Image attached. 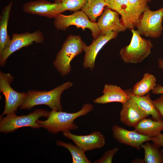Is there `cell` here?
I'll return each instance as SVG.
<instances>
[{
  "label": "cell",
  "instance_id": "obj_1",
  "mask_svg": "<svg viewBox=\"0 0 163 163\" xmlns=\"http://www.w3.org/2000/svg\"><path fill=\"white\" fill-rule=\"evenodd\" d=\"M93 109V105L87 103L84 104L79 111L73 113L52 110L49 111L47 119L39 120L37 122L42 127L46 129L50 133L56 134L60 132H69L78 128L74 120L82 116L86 115Z\"/></svg>",
  "mask_w": 163,
  "mask_h": 163
},
{
  "label": "cell",
  "instance_id": "obj_2",
  "mask_svg": "<svg viewBox=\"0 0 163 163\" xmlns=\"http://www.w3.org/2000/svg\"><path fill=\"white\" fill-rule=\"evenodd\" d=\"M72 85V82H68L49 91H29L20 109L30 110L35 106L43 104L48 106L52 110L62 111L61 95L64 91Z\"/></svg>",
  "mask_w": 163,
  "mask_h": 163
},
{
  "label": "cell",
  "instance_id": "obj_3",
  "mask_svg": "<svg viewBox=\"0 0 163 163\" xmlns=\"http://www.w3.org/2000/svg\"><path fill=\"white\" fill-rule=\"evenodd\" d=\"M86 46L80 36H68L53 62L54 67L62 75L64 76L69 73L71 62L84 51Z\"/></svg>",
  "mask_w": 163,
  "mask_h": 163
},
{
  "label": "cell",
  "instance_id": "obj_4",
  "mask_svg": "<svg viewBox=\"0 0 163 163\" xmlns=\"http://www.w3.org/2000/svg\"><path fill=\"white\" fill-rule=\"evenodd\" d=\"M132 36L129 44L120 50V55L126 63H141L151 53L153 45L150 40L142 38L137 30L131 29Z\"/></svg>",
  "mask_w": 163,
  "mask_h": 163
},
{
  "label": "cell",
  "instance_id": "obj_5",
  "mask_svg": "<svg viewBox=\"0 0 163 163\" xmlns=\"http://www.w3.org/2000/svg\"><path fill=\"white\" fill-rule=\"evenodd\" d=\"M49 113V111L47 110L36 109L26 115L18 116L15 113L8 114L5 117L0 118V131L8 133L24 127L35 129L41 127L37 122V121L41 117L47 118Z\"/></svg>",
  "mask_w": 163,
  "mask_h": 163
},
{
  "label": "cell",
  "instance_id": "obj_6",
  "mask_svg": "<svg viewBox=\"0 0 163 163\" xmlns=\"http://www.w3.org/2000/svg\"><path fill=\"white\" fill-rule=\"evenodd\" d=\"M54 25L58 30H65L71 25H75L84 30L89 29L94 39L100 35V30L97 23L91 21L82 11H75L69 15L59 14L54 18Z\"/></svg>",
  "mask_w": 163,
  "mask_h": 163
},
{
  "label": "cell",
  "instance_id": "obj_7",
  "mask_svg": "<svg viewBox=\"0 0 163 163\" xmlns=\"http://www.w3.org/2000/svg\"><path fill=\"white\" fill-rule=\"evenodd\" d=\"M14 77L9 73L0 72V90L5 98V109L0 118L5 114L16 113L18 108L24 101L27 93L19 92L15 91L10 85Z\"/></svg>",
  "mask_w": 163,
  "mask_h": 163
},
{
  "label": "cell",
  "instance_id": "obj_8",
  "mask_svg": "<svg viewBox=\"0 0 163 163\" xmlns=\"http://www.w3.org/2000/svg\"><path fill=\"white\" fill-rule=\"evenodd\" d=\"M163 7L155 11L146 9L140 16L136 27L139 34L152 38L160 37L163 30Z\"/></svg>",
  "mask_w": 163,
  "mask_h": 163
},
{
  "label": "cell",
  "instance_id": "obj_9",
  "mask_svg": "<svg viewBox=\"0 0 163 163\" xmlns=\"http://www.w3.org/2000/svg\"><path fill=\"white\" fill-rule=\"evenodd\" d=\"M44 40L43 33L40 30L33 33L26 32L20 34L14 33L12 37L0 55V65L3 66L12 53L24 47L32 44L34 42L42 43Z\"/></svg>",
  "mask_w": 163,
  "mask_h": 163
},
{
  "label": "cell",
  "instance_id": "obj_10",
  "mask_svg": "<svg viewBox=\"0 0 163 163\" xmlns=\"http://www.w3.org/2000/svg\"><path fill=\"white\" fill-rule=\"evenodd\" d=\"M24 12L27 14L54 18L57 15L65 11L60 2L51 3L46 0L29 2L22 7Z\"/></svg>",
  "mask_w": 163,
  "mask_h": 163
},
{
  "label": "cell",
  "instance_id": "obj_11",
  "mask_svg": "<svg viewBox=\"0 0 163 163\" xmlns=\"http://www.w3.org/2000/svg\"><path fill=\"white\" fill-rule=\"evenodd\" d=\"M63 135L73 141L76 146L85 152L101 148L104 147L105 143L104 135L98 131L85 135H76L70 131L65 132H63Z\"/></svg>",
  "mask_w": 163,
  "mask_h": 163
},
{
  "label": "cell",
  "instance_id": "obj_12",
  "mask_svg": "<svg viewBox=\"0 0 163 163\" xmlns=\"http://www.w3.org/2000/svg\"><path fill=\"white\" fill-rule=\"evenodd\" d=\"M118 34L113 31L105 35H99L94 39L90 45L86 46L84 50L85 55L83 63V67L92 70L95 67L96 58L99 51L108 41L115 38Z\"/></svg>",
  "mask_w": 163,
  "mask_h": 163
},
{
  "label": "cell",
  "instance_id": "obj_13",
  "mask_svg": "<svg viewBox=\"0 0 163 163\" xmlns=\"http://www.w3.org/2000/svg\"><path fill=\"white\" fill-rule=\"evenodd\" d=\"M112 131L113 137L119 142L138 150L141 149L142 144L151 141V138L139 133L135 130H129L117 125L113 126Z\"/></svg>",
  "mask_w": 163,
  "mask_h": 163
},
{
  "label": "cell",
  "instance_id": "obj_14",
  "mask_svg": "<svg viewBox=\"0 0 163 163\" xmlns=\"http://www.w3.org/2000/svg\"><path fill=\"white\" fill-rule=\"evenodd\" d=\"M119 14L107 8L104 10L97 22L100 35H105L113 31L118 33L126 30L127 28L121 23Z\"/></svg>",
  "mask_w": 163,
  "mask_h": 163
},
{
  "label": "cell",
  "instance_id": "obj_15",
  "mask_svg": "<svg viewBox=\"0 0 163 163\" xmlns=\"http://www.w3.org/2000/svg\"><path fill=\"white\" fill-rule=\"evenodd\" d=\"M122 104L120 120L127 126L135 127L141 120L148 117L130 98Z\"/></svg>",
  "mask_w": 163,
  "mask_h": 163
},
{
  "label": "cell",
  "instance_id": "obj_16",
  "mask_svg": "<svg viewBox=\"0 0 163 163\" xmlns=\"http://www.w3.org/2000/svg\"><path fill=\"white\" fill-rule=\"evenodd\" d=\"M108 5L107 8L113 10L121 17V22L127 28L134 29L137 25L131 10L128 0H104Z\"/></svg>",
  "mask_w": 163,
  "mask_h": 163
},
{
  "label": "cell",
  "instance_id": "obj_17",
  "mask_svg": "<svg viewBox=\"0 0 163 163\" xmlns=\"http://www.w3.org/2000/svg\"><path fill=\"white\" fill-rule=\"evenodd\" d=\"M103 94L93 101L94 103L104 104L112 102L122 104L128 100L130 97L126 91L120 86L106 84L103 91Z\"/></svg>",
  "mask_w": 163,
  "mask_h": 163
},
{
  "label": "cell",
  "instance_id": "obj_18",
  "mask_svg": "<svg viewBox=\"0 0 163 163\" xmlns=\"http://www.w3.org/2000/svg\"><path fill=\"white\" fill-rule=\"evenodd\" d=\"M126 91L130 98L135 102L140 109L148 116L151 115L154 120H162L163 118L155 107L153 101L151 99L150 94L149 93L145 95L140 96L133 94L131 89Z\"/></svg>",
  "mask_w": 163,
  "mask_h": 163
},
{
  "label": "cell",
  "instance_id": "obj_19",
  "mask_svg": "<svg viewBox=\"0 0 163 163\" xmlns=\"http://www.w3.org/2000/svg\"><path fill=\"white\" fill-rule=\"evenodd\" d=\"M134 127V130L139 133L151 137H155L163 130V120L157 121L145 118Z\"/></svg>",
  "mask_w": 163,
  "mask_h": 163
},
{
  "label": "cell",
  "instance_id": "obj_20",
  "mask_svg": "<svg viewBox=\"0 0 163 163\" xmlns=\"http://www.w3.org/2000/svg\"><path fill=\"white\" fill-rule=\"evenodd\" d=\"M13 5L11 2L2 10L0 16V55L10 40L8 34L7 27Z\"/></svg>",
  "mask_w": 163,
  "mask_h": 163
},
{
  "label": "cell",
  "instance_id": "obj_21",
  "mask_svg": "<svg viewBox=\"0 0 163 163\" xmlns=\"http://www.w3.org/2000/svg\"><path fill=\"white\" fill-rule=\"evenodd\" d=\"M107 6L104 0H85L81 9L91 21L96 22L97 18L103 12L104 7Z\"/></svg>",
  "mask_w": 163,
  "mask_h": 163
},
{
  "label": "cell",
  "instance_id": "obj_22",
  "mask_svg": "<svg viewBox=\"0 0 163 163\" xmlns=\"http://www.w3.org/2000/svg\"><path fill=\"white\" fill-rule=\"evenodd\" d=\"M156 79L152 74L146 73L142 79L133 86L132 92L135 95L143 96L149 93L156 85Z\"/></svg>",
  "mask_w": 163,
  "mask_h": 163
},
{
  "label": "cell",
  "instance_id": "obj_23",
  "mask_svg": "<svg viewBox=\"0 0 163 163\" xmlns=\"http://www.w3.org/2000/svg\"><path fill=\"white\" fill-rule=\"evenodd\" d=\"M57 145L67 149L70 153L72 158V163H90V161L85 155V151L71 143L57 140Z\"/></svg>",
  "mask_w": 163,
  "mask_h": 163
},
{
  "label": "cell",
  "instance_id": "obj_24",
  "mask_svg": "<svg viewBox=\"0 0 163 163\" xmlns=\"http://www.w3.org/2000/svg\"><path fill=\"white\" fill-rule=\"evenodd\" d=\"M144 151V157L142 161L145 163H162L163 159L158 148L148 142L141 145Z\"/></svg>",
  "mask_w": 163,
  "mask_h": 163
},
{
  "label": "cell",
  "instance_id": "obj_25",
  "mask_svg": "<svg viewBox=\"0 0 163 163\" xmlns=\"http://www.w3.org/2000/svg\"><path fill=\"white\" fill-rule=\"evenodd\" d=\"M131 10L138 23L139 19L143 12L149 8L148 3L151 0H128Z\"/></svg>",
  "mask_w": 163,
  "mask_h": 163
},
{
  "label": "cell",
  "instance_id": "obj_26",
  "mask_svg": "<svg viewBox=\"0 0 163 163\" xmlns=\"http://www.w3.org/2000/svg\"><path fill=\"white\" fill-rule=\"evenodd\" d=\"M85 0H55V2L61 3L65 11L69 10L76 11L81 9Z\"/></svg>",
  "mask_w": 163,
  "mask_h": 163
},
{
  "label": "cell",
  "instance_id": "obj_27",
  "mask_svg": "<svg viewBox=\"0 0 163 163\" xmlns=\"http://www.w3.org/2000/svg\"><path fill=\"white\" fill-rule=\"evenodd\" d=\"M118 150V148L115 147L112 149L105 152L100 159L96 160L94 163H111L114 156Z\"/></svg>",
  "mask_w": 163,
  "mask_h": 163
},
{
  "label": "cell",
  "instance_id": "obj_28",
  "mask_svg": "<svg viewBox=\"0 0 163 163\" xmlns=\"http://www.w3.org/2000/svg\"><path fill=\"white\" fill-rule=\"evenodd\" d=\"M151 141H152L153 144L158 148L163 147V134L160 133L157 136L151 137Z\"/></svg>",
  "mask_w": 163,
  "mask_h": 163
},
{
  "label": "cell",
  "instance_id": "obj_29",
  "mask_svg": "<svg viewBox=\"0 0 163 163\" xmlns=\"http://www.w3.org/2000/svg\"><path fill=\"white\" fill-rule=\"evenodd\" d=\"M153 102L163 118V94H161L159 97L153 101Z\"/></svg>",
  "mask_w": 163,
  "mask_h": 163
},
{
  "label": "cell",
  "instance_id": "obj_30",
  "mask_svg": "<svg viewBox=\"0 0 163 163\" xmlns=\"http://www.w3.org/2000/svg\"><path fill=\"white\" fill-rule=\"evenodd\" d=\"M152 93L155 94H163V86L161 85L157 84L155 88L151 91Z\"/></svg>",
  "mask_w": 163,
  "mask_h": 163
},
{
  "label": "cell",
  "instance_id": "obj_31",
  "mask_svg": "<svg viewBox=\"0 0 163 163\" xmlns=\"http://www.w3.org/2000/svg\"><path fill=\"white\" fill-rule=\"evenodd\" d=\"M158 67L163 70V59L159 58L158 59Z\"/></svg>",
  "mask_w": 163,
  "mask_h": 163
},
{
  "label": "cell",
  "instance_id": "obj_32",
  "mask_svg": "<svg viewBox=\"0 0 163 163\" xmlns=\"http://www.w3.org/2000/svg\"><path fill=\"white\" fill-rule=\"evenodd\" d=\"M160 152L163 159V148L160 150Z\"/></svg>",
  "mask_w": 163,
  "mask_h": 163
}]
</instances>
